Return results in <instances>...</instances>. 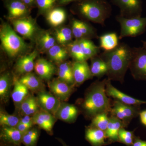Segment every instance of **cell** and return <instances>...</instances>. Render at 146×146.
<instances>
[{
    "instance_id": "4",
    "label": "cell",
    "mask_w": 146,
    "mask_h": 146,
    "mask_svg": "<svg viewBox=\"0 0 146 146\" xmlns=\"http://www.w3.org/2000/svg\"><path fill=\"white\" fill-rule=\"evenodd\" d=\"M0 39L3 48L11 57H16L26 49L23 39L8 24L4 23L1 26Z\"/></svg>"
},
{
    "instance_id": "43",
    "label": "cell",
    "mask_w": 146,
    "mask_h": 146,
    "mask_svg": "<svg viewBox=\"0 0 146 146\" xmlns=\"http://www.w3.org/2000/svg\"><path fill=\"white\" fill-rule=\"evenodd\" d=\"M141 123L146 126V110L141 111L139 114Z\"/></svg>"
},
{
    "instance_id": "42",
    "label": "cell",
    "mask_w": 146,
    "mask_h": 146,
    "mask_svg": "<svg viewBox=\"0 0 146 146\" xmlns=\"http://www.w3.org/2000/svg\"><path fill=\"white\" fill-rule=\"evenodd\" d=\"M131 146H146V141L141 140L139 137H135Z\"/></svg>"
},
{
    "instance_id": "19",
    "label": "cell",
    "mask_w": 146,
    "mask_h": 146,
    "mask_svg": "<svg viewBox=\"0 0 146 146\" xmlns=\"http://www.w3.org/2000/svg\"><path fill=\"white\" fill-rule=\"evenodd\" d=\"M34 69L40 78L49 80L54 74L55 68L51 62L44 58H40L35 62Z\"/></svg>"
},
{
    "instance_id": "5",
    "label": "cell",
    "mask_w": 146,
    "mask_h": 146,
    "mask_svg": "<svg viewBox=\"0 0 146 146\" xmlns=\"http://www.w3.org/2000/svg\"><path fill=\"white\" fill-rule=\"evenodd\" d=\"M116 20L121 26L119 39L125 37H136L145 31L146 17L140 16L127 18L119 15L116 16Z\"/></svg>"
},
{
    "instance_id": "15",
    "label": "cell",
    "mask_w": 146,
    "mask_h": 146,
    "mask_svg": "<svg viewBox=\"0 0 146 146\" xmlns=\"http://www.w3.org/2000/svg\"><path fill=\"white\" fill-rule=\"evenodd\" d=\"M78 114V108L74 105L61 103L55 117L64 121L72 123L76 119Z\"/></svg>"
},
{
    "instance_id": "14",
    "label": "cell",
    "mask_w": 146,
    "mask_h": 146,
    "mask_svg": "<svg viewBox=\"0 0 146 146\" xmlns=\"http://www.w3.org/2000/svg\"><path fill=\"white\" fill-rule=\"evenodd\" d=\"M73 74L75 84L80 85L93 77L86 61H74L72 64Z\"/></svg>"
},
{
    "instance_id": "7",
    "label": "cell",
    "mask_w": 146,
    "mask_h": 146,
    "mask_svg": "<svg viewBox=\"0 0 146 146\" xmlns=\"http://www.w3.org/2000/svg\"><path fill=\"white\" fill-rule=\"evenodd\" d=\"M140 106L125 104L115 100L110 113L121 120L125 127L132 119L139 115L141 112Z\"/></svg>"
},
{
    "instance_id": "40",
    "label": "cell",
    "mask_w": 146,
    "mask_h": 146,
    "mask_svg": "<svg viewBox=\"0 0 146 146\" xmlns=\"http://www.w3.org/2000/svg\"><path fill=\"white\" fill-rule=\"evenodd\" d=\"M32 125H31L25 124L18 123L16 127L22 132L23 134L25 133L31 129Z\"/></svg>"
},
{
    "instance_id": "46",
    "label": "cell",
    "mask_w": 146,
    "mask_h": 146,
    "mask_svg": "<svg viewBox=\"0 0 146 146\" xmlns=\"http://www.w3.org/2000/svg\"><path fill=\"white\" fill-rule=\"evenodd\" d=\"M75 1H76V0H61V1L62 3H67Z\"/></svg>"
},
{
    "instance_id": "28",
    "label": "cell",
    "mask_w": 146,
    "mask_h": 146,
    "mask_svg": "<svg viewBox=\"0 0 146 146\" xmlns=\"http://www.w3.org/2000/svg\"><path fill=\"white\" fill-rule=\"evenodd\" d=\"M27 12L26 5L22 1H14L9 6V13L11 18H19Z\"/></svg>"
},
{
    "instance_id": "48",
    "label": "cell",
    "mask_w": 146,
    "mask_h": 146,
    "mask_svg": "<svg viewBox=\"0 0 146 146\" xmlns=\"http://www.w3.org/2000/svg\"><path fill=\"white\" fill-rule=\"evenodd\" d=\"M142 43H143V47L146 48V42L145 41H142Z\"/></svg>"
},
{
    "instance_id": "27",
    "label": "cell",
    "mask_w": 146,
    "mask_h": 146,
    "mask_svg": "<svg viewBox=\"0 0 146 146\" xmlns=\"http://www.w3.org/2000/svg\"><path fill=\"white\" fill-rule=\"evenodd\" d=\"M39 105L37 98L29 96L21 105V111L25 115H34L38 111Z\"/></svg>"
},
{
    "instance_id": "2",
    "label": "cell",
    "mask_w": 146,
    "mask_h": 146,
    "mask_svg": "<svg viewBox=\"0 0 146 146\" xmlns=\"http://www.w3.org/2000/svg\"><path fill=\"white\" fill-rule=\"evenodd\" d=\"M107 78L102 81L97 80L88 89L82 104L85 115L94 118L99 114L110 113L112 105L106 91Z\"/></svg>"
},
{
    "instance_id": "30",
    "label": "cell",
    "mask_w": 146,
    "mask_h": 146,
    "mask_svg": "<svg viewBox=\"0 0 146 146\" xmlns=\"http://www.w3.org/2000/svg\"><path fill=\"white\" fill-rule=\"evenodd\" d=\"M11 79L9 73L4 74L0 78V98L2 101H7L10 94Z\"/></svg>"
},
{
    "instance_id": "21",
    "label": "cell",
    "mask_w": 146,
    "mask_h": 146,
    "mask_svg": "<svg viewBox=\"0 0 146 146\" xmlns=\"http://www.w3.org/2000/svg\"><path fill=\"white\" fill-rule=\"evenodd\" d=\"M13 81L14 88L11 94V97L14 104L19 105L28 96L29 89L17 79H14Z\"/></svg>"
},
{
    "instance_id": "44",
    "label": "cell",
    "mask_w": 146,
    "mask_h": 146,
    "mask_svg": "<svg viewBox=\"0 0 146 146\" xmlns=\"http://www.w3.org/2000/svg\"><path fill=\"white\" fill-rule=\"evenodd\" d=\"M21 1L24 3L25 4L29 5L32 3L34 0H21Z\"/></svg>"
},
{
    "instance_id": "3",
    "label": "cell",
    "mask_w": 146,
    "mask_h": 146,
    "mask_svg": "<svg viewBox=\"0 0 146 146\" xmlns=\"http://www.w3.org/2000/svg\"><path fill=\"white\" fill-rule=\"evenodd\" d=\"M79 13L84 18L104 26L110 17L112 8L106 0H86L78 4Z\"/></svg>"
},
{
    "instance_id": "22",
    "label": "cell",
    "mask_w": 146,
    "mask_h": 146,
    "mask_svg": "<svg viewBox=\"0 0 146 146\" xmlns=\"http://www.w3.org/2000/svg\"><path fill=\"white\" fill-rule=\"evenodd\" d=\"M90 68L93 76L100 78L105 75H106L108 68L106 63L100 57L99 54L92 57Z\"/></svg>"
},
{
    "instance_id": "10",
    "label": "cell",
    "mask_w": 146,
    "mask_h": 146,
    "mask_svg": "<svg viewBox=\"0 0 146 146\" xmlns=\"http://www.w3.org/2000/svg\"><path fill=\"white\" fill-rule=\"evenodd\" d=\"M111 81L107 78L106 91L108 97H111L116 100L127 104L140 106L141 104H146V101L136 99L118 90L112 85Z\"/></svg>"
},
{
    "instance_id": "9",
    "label": "cell",
    "mask_w": 146,
    "mask_h": 146,
    "mask_svg": "<svg viewBox=\"0 0 146 146\" xmlns=\"http://www.w3.org/2000/svg\"><path fill=\"white\" fill-rule=\"evenodd\" d=\"M71 28L73 36L77 40L99 38L96 29L84 21L73 19Z\"/></svg>"
},
{
    "instance_id": "37",
    "label": "cell",
    "mask_w": 146,
    "mask_h": 146,
    "mask_svg": "<svg viewBox=\"0 0 146 146\" xmlns=\"http://www.w3.org/2000/svg\"><path fill=\"white\" fill-rule=\"evenodd\" d=\"M20 119L15 115H9L1 112L0 124L3 126L16 127L19 123Z\"/></svg>"
},
{
    "instance_id": "41",
    "label": "cell",
    "mask_w": 146,
    "mask_h": 146,
    "mask_svg": "<svg viewBox=\"0 0 146 146\" xmlns=\"http://www.w3.org/2000/svg\"><path fill=\"white\" fill-rule=\"evenodd\" d=\"M19 123L32 125L33 124V117H31L29 115H25L23 117L20 119Z\"/></svg>"
},
{
    "instance_id": "6",
    "label": "cell",
    "mask_w": 146,
    "mask_h": 146,
    "mask_svg": "<svg viewBox=\"0 0 146 146\" xmlns=\"http://www.w3.org/2000/svg\"><path fill=\"white\" fill-rule=\"evenodd\" d=\"M129 69L134 79L146 80V48H132Z\"/></svg>"
},
{
    "instance_id": "13",
    "label": "cell",
    "mask_w": 146,
    "mask_h": 146,
    "mask_svg": "<svg viewBox=\"0 0 146 146\" xmlns=\"http://www.w3.org/2000/svg\"><path fill=\"white\" fill-rule=\"evenodd\" d=\"M14 30L21 36L31 39L36 31L35 23L29 18H18L13 21Z\"/></svg>"
},
{
    "instance_id": "24",
    "label": "cell",
    "mask_w": 146,
    "mask_h": 146,
    "mask_svg": "<svg viewBox=\"0 0 146 146\" xmlns=\"http://www.w3.org/2000/svg\"><path fill=\"white\" fill-rule=\"evenodd\" d=\"M59 79L68 84L74 86L75 84L73 74L72 64L68 62H64L59 65L58 69Z\"/></svg>"
},
{
    "instance_id": "36",
    "label": "cell",
    "mask_w": 146,
    "mask_h": 146,
    "mask_svg": "<svg viewBox=\"0 0 146 146\" xmlns=\"http://www.w3.org/2000/svg\"><path fill=\"white\" fill-rule=\"evenodd\" d=\"M38 44L43 50H48L55 45V39L48 32L43 33L39 36Z\"/></svg>"
},
{
    "instance_id": "8",
    "label": "cell",
    "mask_w": 146,
    "mask_h": 146,
    "mask_svg": "<svg viewBox=\"0 0 146 146\" xmlns=\"http://www.w3.org/2000/svg\"><path fill=\"white\" fill-rule=\"evenodd\" d=\"M120 9V16L129 18L140 17L142 12L141 0H111Z\"/></svg>"
},
{
    "instance_id": "1",
    "label": "cell",
    "mask_w": 146,
    "mask_h": 146,
    "mask_svg": "<svg viewBox=\"0 0 146 146\" xmlns=\"http://www.w3.org/2000/svg\"><path fill=\"white\" fill-rule=\"evenodd\" d=\"M132 48L124 43H119L114 49L100 53L99 56L107 65L108 79L122 84L131 58Z\"/></svg>"
},
{
    "instance_id": "17",
    "label": "cell",
    "mask_w": 146,
    "mask_h": 146,
    "mask_svg": "<svg viewBox=\"0 0 146 146\" xmlns=\"http://www.w3.org/2000/svg\"><path fill=\"white\" fill-rule=\"evenodd\" d=\"M23 134L16 127L3 126L1 130V140L8 143L20 146Z\"/></svg>"
},
{
    "instance_id": "16",
    "label": "cell",
    "mask_w": 146,
    "mask_h": 146,
    "mask_svg": "<svg viewBox=\"0 0 146 146\" xmlns=\"http://www.w3.org/2000/svg\"><path fill=\"white\" fill-rule=\"evenodd\" d=\"M85 138L92 146H103L109 143L106 142L105 131L91 126L85 131Z\"/></svg>"
},
{
    "instance_id": "38",
    "label": "cell",
    "mask_w": 146,
    "mask_h": 146,
    "mask_svg": "<svg viewBox=\"0 0 146 146\" xmlns=\"http://www.w3.org/2000/svg\"><path fill=\"white\" fill-rule=\"evenodd\" d=\"M33 115L43 121L52 131L53 127L55 122V119L54 115L43 109L40 111L38 110V112Z\"/></svg>"
},
{
    "instance_id": "45",
    "label": "cell",
    "mask_w": 146,
    "mask_h": 146,
    "mask_svg": "<svg viewBox=\"0 0 146 146\" xmlns=\"http://www.w3.org/2000/svg\"><path fill=\"white\" fill-rule=\"evenodd\" d=\"M2 145L1 146H16L13 145V144L8 143H6V142H3V141H2Z\"/></svg>"
},
{
    "instance_id": "47",
    "label": "cell",
    "mask_w": 146,
    "mask_h": 146,
    "mask_svg": "<svg viewBox=\"0 0 146 146\" xmlns=\"http://www.w3.org/2000/svg\"><path fill=\"white\" fill-rule=\"evenodd\" d=\"M58 141H60V142H61V143L62 144V145H63V146H68L67 145H66V144H65V143H64V142H63V141L60 140V139H58Z\"/></svg>"
},
{
    "instance_id": "31",
    "label": "cell",
    "mask_w": 146,
    "mask_h": 146,
    "mask_svg": "<svg viewBox=\"0 0 146 146\" xmlns=\"http://www.w3.org/2000/svg\"><path fill=\"white\" fill-rule=\"evenodd\" d=\"M48 53L51 59L57 62L65 60L69 53L68 50L56 44L48 50Z\"/></svg>"
},
{
    "instance_id": "23",
    "label": "cell",
    "mask_w": 146,
    "mask_h": 146,
    "mask_svg": "<svg viewBox=\"0 0 146 146\" xmlns=\"http://www.w3.org/2000/svg\"><path fill=\"white\" fill-rule=\"evenodd\" d=\"M78 41L82 52L87 59L98 55L100 53V47L97 46L90 39H78Z\"/></svg>"
},
{
    "instance_id": "18",
    "label": "cell",
    "mask_w": 146,
    "mask_h": 146,
    "mask_svg": "<svg viewBox=\"0 0 146 146\" xmlns=\"http://www.w3.org/2000/svg\"><path fill=\"white\" fill-rule=\"evenodd\" d=\"M121 120L111 115L109 117V121L105 131L106 138L110 143L119 142V133L121 128L125 127Z\"/></svg>"
},
{
    "instance_id": "12",
    "label": "cell",
    "mask_w": 146,
    "mask_h": 146,
    "mask_svg": "<svg viewBox=\"0 0 146 146\" xmlns=\"http://www.w3.org/2000/svg\"><path fill=\"white\" fill-rule=\"evenodd\" d=\"M50 90L61 101L69 99L73 91V86L59 79H55L48 84Z\"/></svg>"
},
{
    "instance_id": "39",
    "label": "cell",
    "mask_w": 146,
    "mask_h": 146,
    "mask_svg": "<svg viewBox=\"0 0 146 146\" xmlns=\"http://www.w3.org/2000/svg\"><path fill=\"white\" fill-rule=\"evenodd\" d=\"M39 9L42 11H48L51 10L56 0H36Z\"/></svg>"
},
{
    "instance_id": "32",
    "label": "cell",
    "mask_w": 146,
    "mask_h": 146,
    "mask_svg": "<svg viewBox=\"0 0 146 146\" xmlns=\"http://www.w3.org/2000/svg\"><path fill=\"white\" fill-rule=\"evenodd\" d=\"M68 50L75 61H86L88 60L82 52L78 41L76 39L69 44Z\"/></svg>"
},
{
    "instance_id": "29",
    "label": "cell",
    "mask_w": 146,
    "mask_h": 146,
    "mask_svg": "<svg viewBox=\"0 0 146 146\" xmlns=\"http://www.w3.org/2000/svg\"><path fill=\"white\" fill-rule=\"evenodd\" d=\"M19 80L29 90L37 91L42 88V84L40 79L32 73L25 74Z\"/></svg>"
},
{
    "instance_id": "11",
    "label": "cell",
    "mask_w": 146,
    "mask_h": 146,
    "mask_svg": "<svg viewBox=\"0 0 146 146\" xmlns=\"http://www.w3.org/2000/svg\"><path fill=\"white\" fill-rule=\"evenodd\" d=\"M39 106L54 116H55L61 102L54 95L46 91L39 92L37 97Z\"/></svg>"
},
{
    "instance_id": "33",
    "label": "cell",
    "mask_w": 146,
    "mask_h": 146,
    "mask_svg": "<svg viewBox=\"0 0 146 146\" xmlns=\"http://www.w3.org/2000/svg\"><path fill=\"white\" fill-rule=\"evenodd\" d=\"M56 39L59 44H66L71 43L73 35L71 28L63 27L58 29L55 33Z\"/></svg>"
},
{
    "instance_id": "20",
    "label": "cell",
    "mask_w": 146,
    "mask_h": 146,
    "mask_svg": "<svg viewBox=\"0 0 146 146\" xmlns=\"http://www.w3.org/2000/svg\"><path fill=\"white\" fill-rule=\"evenodd\" d=\"M37 54L38 53L35 50L31 53L20 58L16 65L17 72L21 74L31 72L34 69V61Z\"/></svg>"
},
{
    "instance_id": "35",
    "label": "cell",
    "mask_w": 146,
    "mask_h": 146,
    "mask_svg": "<svg viewBox=\"0 0 146 146\" xmlns=\"http://www.w3.org/2000/svg\"><path fill=\"white\" fill-rule=\"evenodd\" d=\"M39 135V132L36 129H31L23 134L22 143L25 146H36Z\"/></svg>"
},
{
    "instance_id": "25",
    "label": "cell",
    "mask_w": 146,
    "mask_h": 146,
    "mask_svg": "<svg viewBox=\"0 0 146 146\" xmlns=\"http://www.w3.org/2000/svg\"><path fill=\"white\" fill-rule=\"evenodd\" d=\"M117 33H110L99 36L100 48L106 51H110L116 48L119 43Z\"/></svg>"
},
{
    "instance_id": "34",
    "label": "cell",
    "mask_w": 146,
    "mask_h": 146,
    "mask_svg": "<svg viewBox=\"0 0 146 146\" xmlns=\"http://www.w3.org/2000/svg\"><path fill=\"white\" fill-rule=\"evenodd\" d=\"M108 113H103L99 114L92 119L90 126L97 128L105 131L109 121Z\"/></svg>"
},
{
    "instance_id": "26",
    "label": "cell",
    "mask_w": 146,
    "mask_h": 146,
    "mask_svg": "<svg viewBox=\"0 0 146 146\" xmlns=\"http://www.w3.org/2000/svg\"><path fill=\"white\" fill-rule=\"evenodd\" d=\"M66 18V12L61 8L51 9L48 12L47 20L49 23L54 27H57L62 25Z\"/></svg>"
}]
</instances>
